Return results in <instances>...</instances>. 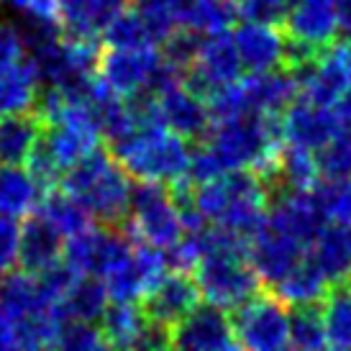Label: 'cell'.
<instances>
[{"mask_svg":"<svg viewBox=\"0 0 351 351\" xmlns=\"http://www.w3.org/2000/svg\"><path fill=\"white\" fill-rule=\"evenodd\" d=\"M190 147L193 144L187 138L167 128L162 134L144 138L126 159H121V165L131 180H154L169 185L172 180L187 172Z\"/></svg>","mask_w":351,"mask_h":351,"instance_id":"cell-4","label":"cell"},{"mask_svg":"<svg viewBox=\"0 0 351 351\" xmlns=\"http://www.w3.org/2000/svg\"><path fill=\"white\" fill-rule=\"evenodd\" d=\"M39 210L47 215L64 236L82 234V231H88V228L95 226V218H93V213L88 210V205L82 203L77 195L67 193L62 185L51 187V190H47V193L41 195Z\"/></svg>","mask_w":351,"mask_h":351,"instance_id":"cell-23","label":"cell"},{"mask_svg":"<svg viewBox=\"0 0 351 351\" xmlns=\"http://www.w3.org/2000/svg\"><path fill=\"white\" fill-rule=\"evenodd\" d=\"M195 149H190V162H187V172L185 175L195 182V185H203L208 180H213V177L223 175L226 169L223 165L218 162V156L213 154V149L208 147V144H193Z\"/></svg>","mask_w":351,"mask_h":351,"instance_id":"cell-38","label":"cell"},{"mask_svg":"<svg viewBox=\"0 0 351 351\" xmlns=\"http://www.w3.org/2000/svg\"><path fill=\"white\" fill-rule=\"evenodd\" d=\"M305 252H308L305 244H300L295 236L269 223V218L249 241V259H252L254 269L267 287H274L280 282L305 256Z\"/></svg>","mask_w":351,"mask_h":351,"instance_id":"cell-9","label":"cell"},{"mask_svg":"<svg viewBox=\"0 0 351 351\" xmlns=\"http://www.w3.org/2000/svg\"><path fill=\"white\" fill-rule=\"evenodd\" d=\"M290 0H236L239 19L264 26H282L290 13Z\"/></svg>","mask_w":351,"mask_h":351,"instance_id":"cell-37","label":"cell"},{"mask_svg":"<svg viewBox=\"0 0 351 351\" xmlns=\"http://www.w3.org/2000/svg\"><path fill=\"white\" fill-rule=\"evenodd\" d=\"M54 346H59V349H72V351L108 349L106 341H103L100 328H95V326L88 321H75V318L62 321Z\"/></svg>","mask_w":351,"mask_h":351,"instance_id":"cell-36","label":"cell"},{"mask_svg":"<svg viewBox=\"0 0 351 351\" xmlns=\"http://www.w3.org/2000/svg\"><path fill=\"white\" fill-rule=\"evenodd\" d=\"M234 41L246 72L277 69L285 62V34L280 26L241 23L234 31Z\"/></svg>","mask_w":351,"mask_h":351,"instance_id":"cell-18","label":"cell"},{"mask_svg":"<svg viewBox=\"0 0 351 351\" xmlns=\"http://www.w3.org/2000/svg\"><path fill=\"white\" fill-rule=\"evenodd\" d=\"M108 302H110V295H108L106 280H100L98 274H82L75 280L67 295L51 305V313L59 321L75 318V321L95 323L100 321Z\"/></svg>","mask_w":351,"mask_h":351,"instance_id":"cell-21","label":"cell"},{"mask_svg":"<svg viewBox=\"0 0 351 351\" xmlns=\"http://www.w3.org/2000/svg\"><path fill=\"white\" fill-rule=\"evenodd\" d=\"M326 221L328 218L313 190H295L269 203V223L295 236L308 249L326 228Z\"/></svg>","mask_w":351,"mask_h":351,"instance_id":"cell-13","label":"cell"},{"mask_svg":"<svg viewBox=\"0 0 351 351\" xmlns=\"http://www.w3.org/2000/svg\"><path fill=\"white\" fill-rule=\"evenodd\" d=\"M318 172L326 180H349L351 177V136L336 134L321 149H315Z\"/></svg>","mask_w":351,"mask_h":351,"instance_id":"cell-35","label":"cell"},{"mask_svg":"<svg viewBox=\"0 0 351 351\" xmlns=\"http://www.w3.org/2000/svg\"><path fill=\"white\" fill-rule=\"evenodd\" d=\"M131 221L136 226L138 239H144L162 252L175 246L185 236V228L180 223V215H177L172 197H169V187L165 182L134 180V185H131Z\"/></svg>","mask_w":351,"mask_h":351,"instance_id":"cell-3","label":"cell"},{"mask_svg":"<svg viewBox=\"0 0 351 351\" xmlns=\"http://www.w3.org/2000/svg\"><path fill=\"white\" fill-rule=\"evenodd\" d=\"M280 29L287 36L311 41L318 47H333L339 39V19L333 0H298Z\"/></svg>","mask_w":351,"mask_h":351,"instance_id":"cell-17","label":"cell"},{"mask_svg":"<svg viewBox=\"0 0 351 351\" xmlns=\"http://www.w3.org/2000/svg\"><path fill=\"white\" fill-rule=\"evenodd\" d=\"M208 36H210V34H203V31L190 29V26H177V29L159 44V54H162L169 64H175L177 69L187 72V69L197 62L200 49H203V44Z\"/></svg>","mask_w":351,"mask_h":351,"instance_id":"cell-32","label":"cell"},{"mask_svg":"<svg viewBox=\"0 0 351 351\" xmlns=\"http://www.w3.org/2000/svg\"><path fill=\"white\" fill-rule=\"evenodd\" d=\"M19 236H21V226L16 223V218L0 213V277L16 264Z\"/></svg>","mask_w":351,"mask_h":351,"instance_id":"cell-39","label":"cell"},{"mask_svg":"<svg viewBox=\"0 0 351 351\" xmlns=\"http://www.w3.org/2000/svg\"><path fill=\"white\" fill-rule=\"evenodd\" d=\"M239 82L249 113H285L300 95V85L287 67L249 72Z\"/></svg>","mask_w":351,"mask_h":351,"instance_id":"cell-16","label":"cell"},{"mask_svg":"<svg viewBox=\"0 0 351 351\" xmlns=\"http://www.w3.org/2000/svg\"><path fill=\"white\" fill-rule=\"evenodd\" d=\"M41 200V190L21 167H3L0 169V213L3 215H29Z\"/></svg>","mask_w":351,"mask_h":351,"instance_id":"cell-29","label":"cell"},{"mask_svg":"<svg viewBox=\"0 0 351 351\" xmlns=\"http://www.w3.org/2000/svg\"><path fill=\"white\" fill-rule=\"evenodd\" d=\"M336 134H341L336 108L313 106L308 100L298 98L282 113V136L287 144L302 149H321Z\"/></svg>","mask_w":351,"mask_h":351,"instance_id":"cell-11","label":"cell"},{"mask_svg":"<svg viewBox=\"0 0 351 351\" xmlns=\"http://www.w3.org/2000/svg\"><path fill=\"white\" fill-rule=\"evenodd\" d=\"M131 185H134L131 175L123 169V165L118 159H113L90 182L88 190L77 197L88 205L95 223L126 226L131 221Z\"/></svg>","mask_w":351,"mask_h":351,"instance_id":"cell-8","label":"cell"},{"mask_svg":"<svg viewBox=\"0 0 351 351\" xmlns=\"http://www.w3.org/2000/svg\"><path fill=\"white\" fill-rule=\"evenodd\" d=\"M308 252L326 274L328 285L351 282V226H326Z\"/></svg>","mask_w":351,"mask_h":351,"instance_id":"cell-22","label":"cell"},{"mask_svg":"<svg viewBox=\"0 0 351 351\" xmlns=\"http://www.w3.org/2000/svg\"><path fill=\"white\" fill-rule=\"evenodd\" d=\"M241 72H244V64L236 49L234 34L221 31L205 39L197 62L185 72V85L208 103L215 90L241 80Z\"/></svg>","mask_w":351,"mask_h":351,"instance_id":"cell-5","label":"cell"},{"mask_svg":"<svg viewBox=\"0 0 351 351\" xmlns=\"http://www.w3.org/2000/svg\"><path fill=\"white\" fill-rule=\"evenodd\" d=\"M326 341L331 349H351V282L328 285L323 295Z\"/></svg>","mask_w":351,"mask_h":351,"instance_id":"cell-31","label":"cell"},{"mask_svg":"<svg viewBox=\"0 0 351 351\" xmlns=\"http://www.w3.org/2000/svg\"><path fill=\"white\" fill-rule=\"evenodd\" d=\"M62 231L51 223L47 215L36 210V213L23 215L19 236V254H16V267L21 272L36 274L47 269L49 264L62 259L64 252V241H62Z\"/></svg>","mask_w":351,"mask_h":351,"instance_id":"cell-14","label":"cell"},{"mask_svg":"<svg viewBox=\"0 0 351 351\" xmlns=\"http://www.w3.org/2000/svg\"><path fill=\"white\" fill-rule=\"evenodd\" d=\"M318 203H321L323 213L331 223H346L351 226V185L349 180H326L321 177L315 185L311 187Z\"/></svg>","mask_w":351,"mask_h":351,"instance_id":"cell-34","label":"cell"},{"mask_svg":"<svg viewBox=\"0 0 351 351\" xmlns=\"http://www.w3.org/2000/svg\"><path fill=\"white\" fill-rule=\"evenodd\" d=\"M126 8H131V0H59L57 21L67 41H93Z\"/></svg>","mask_w":351,"mask_h":351,"instance_id":"cell-15","label":"cell"},{"mask_svg":"<svg viewBox=\"0 0 351 351\" xmlns=\"http://www.w3.org/2000/svg\"><path fill=\"white\" fill-rule=\"evenodd\" d=\"M172 349L182 351H234L241 349L226 308L200 302L195 311L172 326Z\"/></svg>","mask_w":351,"mask_h":351,"instance_id":"cell-6","label":"cell"},{"mask_svg":"<svg viewBox=\"0 0 351 351\" xmlns=\"http://www.w3.org/2000/svg\"><path fill=\"white\" fill-rule=\"evenodd\" d=\"M193 277H195L200 293L226 311L254 298L264 287L249 254L228 252V249H215V252L203 254L193 267Z\"/></svg>","mask_w":351,"mask_h":351,"instance_id":"cell-2","label":"cell"},{"mask_svg":"<svg viewBox=\"0 0 351 351\" xmlns=\"http://www.w3.org/2000/svg\"><path fill=\"white\" fill-rule=\"evenodd\" d=\"M336 44L341 47L343 57L351 62V29H346V34H339V39H336Z\"/></svg>","mask_w":351,"mask_h":351,"instance_id":"cell-44","label":"cell"},{"mask_svg":"<svg viewBox=\"0 0 351 351\" xmlns=\"http://www.w3.org/2000/svg\"><path fill=\"white\" fill-rule=\"evenodd\" d=\"M200 298L203 293L193 274L182 272V269H167L147 293L138 298V308L144 311V315L172 328L175 323H180L185 315L195 311L200 305Z\"/></svg>","mask_w":351,"mask_h":351,"instance_id":"cell-7","label":"cell"},{"mask_svg":"<svg viewBox=\"0 0 351 351\" xmlns=\"http://www.w3.org/2000/svg\"><path fill=\"white\" fill-rule=\"evenodd\" d=\"M351 88V62L343 57L339 44L323 54V59L315 64L313 75L305 80L298 98L308 100L313 106H328L333 108L336 100Z\"/></svg>","mask_w":351,"mask_h":351,"instance_id":"cell-19","label":"cell"},{"mask_svg":"<svg viewBox=\"0 0 351 351\" xmlns=\"http://www.w3.org/2000/svg\"><path fill=\"white\" fill-rule=\"evenodd\" d=\"M326 315L323 298L318 300L293 302L290 305V349L315 351L326 349Z\"/></svg>","mask_w":351,"mask_h":351,"instance_id":"cell-28","label":"cell"},{"mask_svg":"<svg viewBox=\"0 0 351 351\" xmlns=\"http://www.w3.org/2000/svg\"><path fill=\"white\" fill-rule=\"evenodd\" d=\"M23 57H26V47L21 41L19 29L8 26V23H0V69L16 64Z\"/></svg>","mask_w":351,"mask_h":351,"instance_id":"cell-40","label":"cell"},{"mask_svg":"<svg viewBox=\"0 0 351 351\" xmlns=\"http://www.w3.org/2000/svg\"><path fill=\"white\" fill-rule=\"evenodd\" d=\"M159 108H162L167 128L187 138L190 144L205 141L213 128V116H210L208 103L200 95H195L185 82L159 93Z\"/></svg>","mask_w":351,"mask_h":351,"instance_id":"cell-12","label":"cell"},{"mask_svg":"<svg viewBox=\"0 0 351 351\" xmlns=\"http://www.w3.org/2000/svg\"><path fill=\"white\" fill-rule=\"evenodd\" d=\"M0 349H16V341H13V318H10L3 305H0Z\"/></svg>","mask_w":351,"mask_h":351,"instance_id":"cell-42","label":"cell"},{"mask_svg":"<svg viewBox=\"0 0 351 351\" xmlns=\"http://www.w3.org/2000/svg\"><path fill=\"white\" fill-rule=\"evenodd\" d=\"M226 313L241 349L277 351L290 346V302H285L267 285L254 298Z\"/></svg>","mask_w":351,"mask_h":351,"instance_id":"cell-1","label":"cell"},{"mask_svg":"<svg viewBox=\"0 0 351 351\" xmlns=\"http://www.w3.org/2000/svg\"><path fill=\"white\" fill-rule=\"evenodd\" d=\"M333 8H336V19L341 29H351V0H333Z\"/></svg>","mask_w":351,"mask_h":351,"instance_id":"cell-43","label":"cell"},{"mask_svg":"<svg viewBox=\"0 0 351 351\" xmlns=\"http://www.w3.org/2000/svg\"><path fill=\"white\" fill-rule=\"evenodd\" d=\"M0 305L8 311L13 321H19L23 315H34V313H47L51 308V302H47V298L41 295L36 277L21 272L19 267L16 272L0 277Z\"/></svg>","mask_w":351,"mask_h":351,"instance_id":"cell-24","label":"cell"},{"mask_svg":"<svg viewBox=\"0 0 351 351\" xmlns=\"http://www.w3.org/2000/svg\"><path fill=\"white\" fill-rule=\"evenodd\" d=\"M239 19L236 0H177L180 26H190L203 34H221Z\"/></svg>","mask_w":351,"mask_h":351,"instance_id":"cell-25","label":"cell"},{"mask_svg":"<svg viewBox=\"0 0 351 351\" xmlns=\"http://www.w3.org/2000/svg\"><path fill=\"white\" fill-rule=\"evenodd\" d=\"M44 128V118L36 108L29 110H13L0 116V165L3 167H23L31 149Z\"/></svg>","mask_w":351,"mask_h":351,"instance_id":"cell-20","label":"cell"},{"mask_svg":"<svg viewBox=\"0 0 351 351\" xmlns=\"http://www.w3.org/2000/svg\"><path fill=\"white\" fill-rule=\"evenodd\" d=\"M98 323L108 349H131L138 328L144 323V311L138 308V302L110 300Z\"/></svg>","mask_w":351,"mask_h":351,"instance_id":"cell-30","label":"cell"},{"mask_svg":"<svg viewBox=\"0 0 351 351\" xmlns=\"http://www.w3.org/2000/svg\"><path fill=\"white\" fill-rule=\"evenodd\" d=\"M159 59L162 54L156 47L118 49V47L103 44L98 59V75L113 88V93H118L121 98H128L131 93L147 88Z\"/></svg>","mask_w":351,"mask_h":351,"instance_id":"cell-10","label":"cell"},{"mask_svg":"<svg viewBox=\"0 0 351 351\" xmlns=\"http://www.w3.org/2000/svg\"><path fill=\"white\" fill-rule=\"evenodd\" d=\"M100 41L106 47H118V49H134V47H154L149 41V34L144 29V21L136 8L121 10L116 19L110 21L103 31Z\"/></svg>","mask_w":351,"mask_h":351,"instance_id":"cell-33","label":"cell"},{"mask_svg":"<svg viewBox=\"0 0 351 351\" xmlns=\"http://www.w3.org/2000/svg\"><path fill=\"white\" fill-rule=\"evenodd\" d=\"M280 295L285 302H305V300H318L328 293V280L321 272V267L315 264V259L311 256V252H305L300 262L295 264L290 272L285 274L280 282L269 287Z\"/></svg>","mask_w":351,"mask_h":351,"instance_id":"cell-27","label":"cell"},{"mask_svg":"<svg viewBox=\"0 0 351 351\" xmlns=\"http://www.w3.org/2000/svg\"><path fill=\"white\" fill-rule=\"evenodd\" d=\"M336 116H339V123H341V134L351 136V88L336 100Z\"/></svg>","mask_w":351,"mask_h":351,"instance_id":"cell-41","label":"cell"},{"mask_svg":"<svg viewBox=\"0 0 351 351\" xmlns=\"http://www.w3.org/2000/svg\"><path fill=\"white\" fill-rule=\"evenodd\" d=\"M36 88H39V80H36L29 54L19 59L16 64L0 69V116L34 108Z\"/></svg>","mask_w":351,"mask_h":351,"instance_id":"cell-26","label":"cell"}]
</instances>
